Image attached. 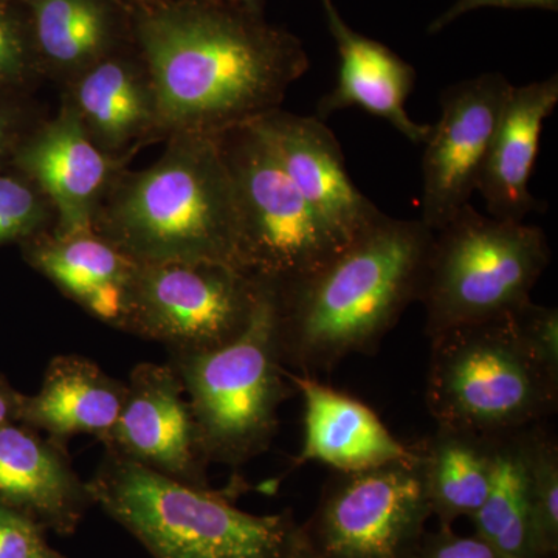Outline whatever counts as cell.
<instances>
[{
	"label": "cell",
	"mask_w": 558,
	"mask_h": 558,
	"mask_svg": "<svg viewBox=\"0 0 558 558\" xmlns=\"http://www.w3.org/2000/svg\"><path fill=\"white\" fill-rule=\"evenodd\" d=\"M135 46L156 87L160 135H219L281 108L310 70L303 43L263 9L229 0H143Z\"/></svg>",
	"instance_id": "cell-1"
},
{
	"label": "cell",
	"mask_w": 558,
	"mask_h": 558,
	"mask_svg": "<svg viewBox=\"0 0 558 558\" xmlns=\"http://www.w3.org/2000/svg\"><path fill=\"white\" fill-rule=\"evenodd\" d=\"M432 244L421 219L384 215L310 277L274 288L282 365L315 377L374 354L421 299Z\"/></svg>",
	"instance_id": "cell-2"
},
{
	"label": "cell",
	"mask_w": 558,
	"mask_h": 558,
	"mask_svg": "<svg viewBox=\"0 0 558 558\" xmlns=\"http://www.w3.org/2000/svg\"><path fill=\"white\" fill-rule=\"evenodd\" d=\"M145 170L120 172L92 230L137 264L213 263L241 270L233 180L216 135L180 132Z\"/></svg>",
	"instance_id": "cell-3"
},
{
	"label": "cell",
	"mask_w": 558,
	"mask_h": 558,
	"mask_svg": "<svg viewBox=\"0 0 558 558\" xmlns=\"http://www.w3.org/2000/svg\"><path fill=\"white\" fill-rule=\"evenodd\" d=\"M87 488L154 558H286L300 527L292 510L253 515L223 492L186 486L106 451Z\"/></svg>",
	"instance_id": "cell-4"
},
{
	"label": "cell",
	"mask_w": 558,
	"mask_h": 558,
	"mask_svg": "<svg viewBox=\"0 0 558 558\" xmlns=\"http://www.w3.org/2000/svg\"><path fill=\"white\" fill-rule=\"evenodd\" d=\"M427 405L436 425L497 438L548 421L558 369L529 348L512 315L429 339Z\"/></svg>",
	"instance_id": "cell-5"
},
{
	"label": "cell",
	"mask_w": 558,
	"mask_h": 558,
	"mask_svg": "<svg viewBox=\"0 0 558 558\" xmlns=\"http://www.w3.org/2000/svg\"><path fill=\"white\" fill-rule=\"evenodd\" d=\"M259 284L255 312L238 339L215 351L170 354L168 362L185 389L208 464L238 469L266 453L279 407L299 395L279 357L274 286Z\"/></svg>",
	"instance_id": "cell-6"
},
{
	"label": "cell",
	"mask_w": 558,
	"mask_h": 558,
	"mask_svg": "<svg viewBox=\"0 0 558 558\" xmlns=\"http://www.w3.org/2000/svg\"><path fill=\"white\" fill-rule=\"evenodd\" d=\"M550 263L545 231L464 205L433 231L421 301L428 339L446 330L506 317L531 301Z\"/></svg>",
	"instance_id": "cell-7"
},
{
	"label": "cell",
	"mask_w": 558,
	"mask_h": 558,
	"mask_svg": "<svg viewBox=\"0 0 558 558\" xmlns=\"http://www.w3.org/2000/svg\"><path fill=\"white\" fill-rule=\"evenodd\" d=\"M216 137L233 180L244 274L281 289L310 277L344 248L252 124Z\"/></svg>",
	"instance_id": "cell-8"
},
{
	"label": "cell",
	"mask_w": 558,
	"mask_h": 558,
	"mask_svg": "<svg viewBox=\"0 0 558 558\" xmlns=\"http://www.w3.org/2000/svg\"><path fill=\"white\" fill-rule=\"evenodd\" d=\"M260 284L213 263H135L119 330L170 354L215 351L247 329Z\"/></svg>",
	"instance_id": "cell-9"
},
{
	"label": "cell",
	"mask_w": 558,
	"mask_h": 558,
	"mask_svg": "<svg viewBox=\"0 0 558 558\" xmlns=\"http://www.w3.org/2000/svg\"><path fill=\"white\" fill-rule=\"evenodd\" d=\"M432 515L417 451L410 461L333 472L301 531L317 558H417Z\"/></svg>",
	"instance_id": "cell-10"
},
{
	"label": "cell",
	"mask_w": 558,
	"mask_h": 558,
	"mask_svg": "<svg viewBox=\"0 0 558 558\" xmlns=\"http://www.w3.org/2000/svg\"><path fill=\"white\" fill-rule=\"evenodd\" d=\"M510 89L512 84L501 73H484L440 95V117L422 157L421 220L429 230L442 229L470 204Z\"/></svg>",
	"instance_id": "cell-11"
},
{
	"label": "cell",
	"mask_w": 558,
	"mask_h": 558,
	"mask_svg": "<svg viewBox=\"0 0 558 558\" xmlns=\"http://www.w3.org/2000/svg\"><path fill=\"white\" fill-rule=\"evenodd\" d=\"M185 398L170 365L138 363L126 381L120 416L101 439L106 453L186 486L209 487V464Z\"/></svg>",
	"instance_id": "cell-12"
},
{
	"label": "cell",
	"mask_w": 558,
	"mask_h": 558,
	"mask_svg": "<svg viewBox=\"0 0 558 558\" xmlns=\"http://www.w3.org/2000/svg\"><path fill=\"white\" fill-rule=\"evenodd\" d=\"M11 168L32 179L57 213L54 233H87L106 194L126 170L92 143L75 108L61 94L60 108L21 143Z\"/></svg>",
	"instance_id": "cell-13"
},
{
	"label": "cell",
	"mask_w": 558,
	"mask_h": 558,
	"mask_svg": "<svg viewBox=\"0 0 558 558\" xmlns=\"http://www.w3.org/2000/svg\"><path fill=\"white\" fill-rule=\"evenodd\" d=\"M250 124L341 245L347 247L385 215L349 178L341 146L325 121L278 108Z\"/></svg>",
	"instance_id": "cell-14"
},
{
	"label": "cell",
	"mask_w": 558,
	"mask_h": 558,
	"mask_svg": "<svg viewBox=\"0 0 558 558\" xmlns=\"http://www.w3.org/2000/svg\"><path fill=\"white\" fill-rule=\"evenodd\" d=\"M62 95L92 143L113 159L130 163L140 149L161 142L156 87L135 40L81 73Z\"/></svg>",
	"instance_id": "cell-15"
},
{
	"label": "cell",
	"mask_w": 558,
	"mask_h": 558,
	"mask_svg": "<svg viewBox=\"0 0 558 558\" xmlns=\"http://www.w3.org/2000/svg\"><path fill=\"white\" fill-rule=\"evenodd\" d=\"M0 505L43 531L70 535L94 501L68 449L14 422L0 427Z\"/></svg>",
	"instance_id": "cell-16"
},
{
	"label": "cell",
	"mask_w": 558,
	"mask_h": 558,
	"mask_svg": "<svg viewBox=\"0 0 558 558\" xmlns=\"http://www.w3.org/2000/svg\"><path fill=\"white\" fill-rule=\"evenodd\" d=\"M288 376L304 405V439L296 468L318 462L333 472H357L417 457L416 446L400 442L362 400L312 376L289 369Z\"/></svg>",
	"instance_id": "cell-17"
},
{
	"label": "cell",
	"mask_w": 558,
	"mask_h": 558,
	"mask_svg": "<svg viewBox=\"0 0 558 558\" xmlns=\"http://www.w3.org/2000/svg\"><path fill=\"white\" fill-rule=\"evenodd\" d=\"M326 24L339 51L340 68L336 86L317 105V119L360 108L387 120L411 143L424 145L432 124L414 121L405 102L416 83V70L377 40L352 31L333 0H322Z\"/></svg>",
	"instance_id": "cell-18"
},
{
	"label": "cell",
	"mask_w": 558,
	"mask_h": 558,
	"mask_svg": "<svg viewBox=\"0 0 558 558\" xmlns=\"http://www.w3.org/2000/svg\"><path fill=\"white\" fill-rule=\"evenodd\" d=\"M557 105V75L510 89L476 185L488 216L524 222L529 213L538 207L529 185L543 124Z\"/></svg>",
	"instance_id": "cell-19"
},
{
	"label": "cell",
	"mask_w": 558,
	"mask_h": 558,
	"mask_svg": "<svg viewBox=\"0 0 558 558\" xmlns=\"http://www.w3.org/2000/svg\"><path fill=\"white\" fill-rule=\"evenodd\" d=\"M44 80L61 90L81 73L134 44L132 11L117 0H20Z\"/></svg>",
	"instance_id": "cell-20"
},
{
	"label": "cell",
	"mask_w": 558,
	"mask_h": 558,
	"mask_svg": "<svg viewBox=\"0 0 558 558\" xmlns=\"http://www.w3.org/2000/svg\"><path fill=\"white\" fill-rule=\"evenodd\" d=\"M25 263L65 299L119 329L135 263L94 231L38 234L20 245Z\"/></svg>",
	"instance_id": "cell-21"
},
{
	"label": "cell",
	"mask_w": 558,
	"mask_h": 558,
	"mask_svg": "<svg viewBox=\"0 0 558 558\" xmlns=\"http://www.w3.org/2000/svg\"><path fill=\"white\" fill-rule=\"evenodd\" d=\"M126 384L81 355L51 359L36 395L24 396L20 424L27 425L62 449L73 436L105 438L123 407Z\"/></svg>",
	"instance_id": "cell-22"
},
{
	"label": "cell",
	"mask_w": 558,
	"mask_h": 558,
	"mask_svg": "<svg viewBox=\"0 0 558 558\" xmlns=\"http://www.w3.org/2000/svg\"><path fill=\"white\" fill-rule=\"evenodd\" d=\"M429 508L440 527L472 519L490 492L494 478V438L438 425L417 444Z\"/></svg>",
	"instance_id": "cell-23"
},
{
	"label": "cell",
	"mask_w": 558,
	"mask_h": 558,
	"mask_svg": "<svg viewBox=\"0 0 558 558\" xmlns=\"http://www.w3.org/2000/svg\"><path fill=\"white\" fill-rule=\"evenodd\" d=\"M531 428L494 438L490 492L470 519L476 535L510 558H539L532 531Z\"/></svg>",
	"instance_id": "cell-24"
},
{
	"label": "cell",
	"mask_w": 558,
	"mask_h": 558,
	"mask_svg": "<svg viewBox=\"0 0 558 558\" xmlns=\"http://www.w3.org/2000/svg\"><path fill=\"white\" fill-rule=\"evenodd\" d=\"M532 531L539 558L558 550V444L546 422L531 428Z\"/></svg>",
	"instance_id": "cell-25"
},
{
	"label": "cell",
	"mask_w": 558,
	"mask_h": 558,
	"mask_svg": "<svg viewBox=\"0 0 558 558\" xmlns=\"http://www.w3.org/2000/svg\"><path fill=\"white\" fill-rule=\"evenodd\" d=\"M54 226L57 213L39 186L14 168L0 170V245H21Z\"/></svg>",
	"instance_id": "cell-26"
},
{
	"label": "cell",
	"mask_w": 558,
	"mask_h": 558,
	"mask_svg": "<svg viewBox=\"0 0 558 558\" xmlns=\"http://www.w3.org/2000/svg\"><path fill=\"white\" fill-rule=\"evenodd\" d=\"M43 80L27 11L0 0V90L31 92Z\"/></svg>",
	"instance_id": "cell-27"
},
{
	"label": "cell",
	"mask_w": 558,
	"mask_h": 558,
	"mask_svg": "<svg viewBox=\"0 0 558 558\" xmlns=\"http://www.w3.org/2000/svg\"><path fill=\"white\" fill-rule=\"evenodd\" d=\"M28 94L31 92L0 90V170L10 167L21 143L46 120V112Z\"/></svg>",
	"instance_id": "cell-28"
},
{
	"label": "cell",
	"mask_w": 558,
	"mask_h": 558,
	"mask_svg": "<svg viewBox=\"0 0 558 558\" xmlns=\"http://www.w3.org/2000/svg\"><path fill=\"white\" fill-rule=\"evenodd\" d=\"M513 323L529 348L550 368L558 369V311L534 301L513 311Z\"/></svg>",
	"instance_id": "cell-29"
},
{
	"label": "cell",
	"mask_w": 558,
	"mask_h": 558,
	"mask_svg": "<svg viewBox=\"0 0 558 558\" xmlns=\"http://www.w3.org/2000/svg\"><path fill=\"white\" fill-rule=\"evenodd\" d=\"M417 558H510L495 548L480 535L464 537L453 532V527H439V531L425 534L418 548Z\"/></svg>",
	"instance_id": "cell-30"
},
{
	"label": "cell",
	"mask_w": 558,
	"mask_h": 558,
	"mask_svg": "<svg viewBox=\"0 0 558 558\" xmlns=\"http://www.w3.org/2000/svg\"><path fill=\"white\" fill-rule=\"evenodd\" d=\"M43 529L0 505V558H32L46 543Z\"/></svg>",
	"instance_id": "cell-31"
},
{
	"label": "cell",
	"mask_w": 558,
	"mask_h": 558,
	"mask_svg": "<svg viewBox=\"0 0 558 558\" xmlns=\"http://www.w3.org/2000/svg\"><path fill=\"white\" fill-rule=\"evenodd\" d=\"M484 7H497V9H542L558 10V0H457L446 13L440 14L429 24V35H435L453 24L458 17L464 16L470 11L484 9Z\"/></svg>",
	"instance_id": "cell-32"
},
{
	"label": "cell",
	"mask_w": 558,
	"mask_h": 558,
	"mask_svg": "<svg viewBox=\"0 0 558 558\" xmlns=\"http://www.w3.org/2000/svg\"><path fill=\"white\" fill-rule=\"evenodd\" d=\"M24 395L0 376V427L20 422Z\"/></svg>",
	"instance_id": "cell-33"
},
{
	"label": "cell",
	"mask_w": 558,
	"mask_h": 558,
	"mask_svg": "<svg viewBox=\"0 0 558 558\" xmlns=\"http://www.w3.org/2000/svg\"><path fill=\"white\" fill-rule=\"evenodd\" d=\"M286 558H317L314 550L311 549L310 543L304 538L303 531H301V524L299 532H296L295 542H293L292 548H290L288 557Z\"/></svg>",
	"instance_id": "cell-34"
},
{
	"label": "cell",
	"mask_w": 558,
	"mask_h": 558,
	"mask_svg": "<svg viewBox=\"0 0 558 558\" xmlns=\"http://www.w3.org/2000/svg\"><path fill=\"white\" fill-rule=\"evenodd\" d=\"M32 558H62L61 556H58L54 550H51L49 546L44 545L43 548L36 550L35 554H33Z\"/></svg>",
	"instance_id": "cell-35"
},
{
	"label": "cell",
	"mask_w": 558,
	"mask_h": 558,
	"mask_svg": "<svg viewBox=\"0 0 558 558\" xmlns=\"http://www.w3.org/2000/svg\"><path fill=\"white\" fill-rule=\"evenodd\" d=\"M7 2H20V0H7ZM117 2H120L121 5L128 7V9L134 11L143 0H117Z\"/></svg>",
	"instance_id": "cell-36"
},
{
	"label": "cell",
	"mask_w": 558,
	"mask_h": 558,
	"mask_svg": "<svg viewBox=\"0 0 558 558\" xmlns=\"http://www.w3.org/2000/svg\"><path fill=\"white\" fill-rule=\"evenodd\" d=\"M229 2L240 3V5L256 7L263 9L264 0H229Z\"/></svg>",
	"instance_id": "cell-37"
}]
</instances>
